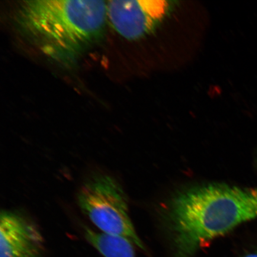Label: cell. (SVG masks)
<instances>
[{
    "label": "cell",
    "mask_w": 257,
    "mask_h": 257,
    "mask_svg": "<svg viewBox=\"0 0 257 257\" xmlns=\"http://www.w3.org/2000/svg\"><path fill=\"white\" fill-rule=\"evenodd\" d=\"M257 218V189L224 184L195 186L170 204L168 220L176 257H191L205 244Z\"/></svg>",
    "instance_id": "6da1fadb"
},
{
    "label": "cell",
    "mask_w": 257,
    "mask_h": 257,
    "mask_svg": "<svg viewBox=\"0 0 257 257\" xmlns=\"http://www.w3.org/2000/svg\"><path fill=\"white\" fill-rule=\"evenodd\" d=\"M108 17L107 2L31 0L16 12L19 28L39 49L53 57H75L101 38Z\"/></svg>",
    "instance_id": "7a4b0ae2"
},
{
    "label": "cell",
    "mask_w": 257,
    "mask_h": 257,
    "mask_svg": "<svg viewBox=\"0 0 257 257\" xmlns=\"http://www.w3.org/2000/svg\"><path fill=\"white\" fill-rule=\"evenodd\" d=\"M77 202L101 232L124 237L146 250L131 220L126 194L113 176L104 172L89 176L77 193Z\"/></svg>",
    "instance_id": "3957f363"
},
{
    "label": "cell",
    "mask_w": 257,
    "mask_h": 257,
    "mask_svg": "<svg viewBox=\"0 0 257 257\" xmlns=\"http://www.w3.org/2000/svg\"><path fill=\"white\" fill-rule=\"evenodd\" d=\"M169 8L166 1L114 0L107 2V15L112 27L121 36L135 40L152 31Z\"/></svg>",
    "instance_id": "277c9868"
},
{
    "label": "cell",
    "mask_w": 257,
    "mask_h": 257,
    "mask_svg": "<svg viewBox=\"0 0 257 257\" xmlns=\"http://www.w3.org/2000/svg\"><path fill=\"white\" fill-rule=\"evenodd\" d=\"M0 257H45L44 237L37 225L23 214L3 210Z\"/></svg>",
    "instance_id": "5b68a950"
},
{
    "label": "cell",
    "mask_w": 257,
    "mask_h": 257,
    "mask_svg": "<svg viewBox=\"0 0 257 257\" xmlns=\"http://www.w3.org/2000/svg\"><path fill=\"white\" fill-rule=\"evenodd\" d=\"M85 239L103 257H136L134 244L124 237L83 228Z\"/></svg>",
    "instance_id": "8992f818"
},
{
    "label": "cell",
    "mask_w": 257,
    "mask_h": 257,
    "mask_svg": "<svg viewBox=\"0 0 257 257\" xmlns=\"http://www.w3.org/2000/svg\"><path fill=\"white\" fill-rule=\"evenodd\" d=\"M243 257H257V252L249 253Z\"/></svg>",
    "instance_id": "52a82bcc"
}]
</instances>
